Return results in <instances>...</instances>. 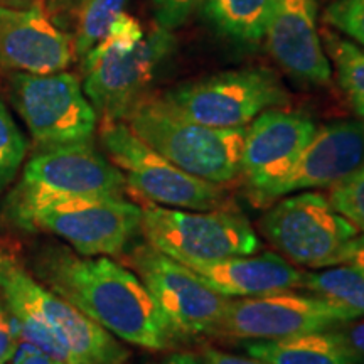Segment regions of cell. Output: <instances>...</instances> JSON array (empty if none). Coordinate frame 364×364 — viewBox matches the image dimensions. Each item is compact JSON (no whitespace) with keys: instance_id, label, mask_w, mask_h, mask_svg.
<instances>
[{"instance_id":"cell-28","label":"cell","mask_w":364,"mask_h":364,"mask_svg":"<svg viewBox=\"0 0 364 364\" xmlns=\"http://www.w3.org/2000/svg\"><path fill=\"white\" fill-rule=\"evenodd\" d=\"M19 331L16 317L0 299V364H6L14 358L19 346Z\"/></svg>"},{"instance_id":"cell-20","label":"cell","mask_w":364,"mask_h":364,"mask_svg":"<svg viewBox=\"0 0 364 364\" xmlns=\"http://www.w3.org/2000/svg\"><path fill=\"white\" fill-rule=\"evenodd\" d=\"M127 4L129 0H46L43 7L51 19L65 9H70V16L75 22V53L83 59L107 36L113 21L124 12Z\"/></svg>"},{"instance_id":"cell-24","label":"cell","mask_w":364,"mask_h":364,"mask_svg":"<svg viewBox=\"0 0 364 364\" xmlns=\"http://www.w3.org/2000/svg\"><path fill=\"white\" fill-rule=\"evenodd\" d=\"M27 156V140L0 100V193L7 189Z\"/></svg>"},{"instance_id":"cell-9","label":"cell","mask_w":364,"mask_h":364,"mask_svg":"<svg viewBox=\"0 0 364 364\" xmlns=\"http://www.w3.org/2000/svg\"><path fill=\"white\" fill-rule=\"evenodd\" d=\"M11 102L41 150L93 142L98 115L73 73L9 76Z\"/></svg>"},{"instance_id":"cell-25","label":"cell","mask_w":364,"mask_h":364,"mask_svg":"<svg viewBox=\"0 0 364 364\" xmlns=\"http://www.w3.org/2000/svg\"><path fill=\"white\" fill-rule=\"evenodd\" d=\"M329 201L364 235V166L348 179L332 186Z\"/></svg>"},{"instance_id":"cell-3","label":"cell","mask_w":364,"mask_h":364,"mask_svg":"<svg viewBox=\"0 0 364 364\" xmlns=\"http://www.w3.org/2000/svg\"><path fill=\"white\" fill-rule=\"evenodd\" d=\"M9 220L65 240L85 257L122 253L142 226V208L124 196H38L6 203Z\"/></svg>"},{"instance_id":"cell-29","label":"cell","mask_w":364,"mask_h":364,"mask_svg":"<svg viewBox=\"0 0 364 364\" xmlns=\"http://www.w3.org/2000/svg\"><path fill=\"white\" fill-rule=\"evenodd\" d=\"M338 338L343 341L346 348L351 351L354 356L364 361V322H349V324L341 326L334 329Z\"/></svg>"},{"instance_id":"cell-16","label":"cell","mask_w":364,"mask_h":364,"mask_svg":"<svg viewBox=\"0 0 364 364\" xmlns=\"http://www.w3.org/2000/svg\"><path fill=\"white\" fill-rule=\"evenodd\" d=\"M265 38L273 59L295 80L329 83L332 68L317 29V0H273Z\"/></svg>"},{"instance_id":"cell-7","label":"cell","mask_w":364,"mask_h":364,"mask_svg":"<svg viewBox=\"0 0 364 364\" xmlns=\"http://www.w3.org/2000/svg\"><path fill=\"white\" fill-rule=\"evenodd\" d=\"M262 233L290 262L309 268L344 265L359 230L318 193L294 194L268 209Z\"/></svg>"},{"instance_id":"cell-22","label":"cell","mask_w":364,"mask_h":364,"mask_svg":"<svg viewBox=\"0 0 364 364\" xmlns=\"http://www.w3.org/2000/svg\"><path fill=\"white\" fill-rule=\"evenodd\" d=\"M302 289L364 317V273L351 265H336L304 273Z\"/></svg>"},{"instance_id":"cell-18","label":"cell","mask_w":364,"mask_h":364,"mask_svg":"<svg viewBox=\"0 0 364 364\" xmlns=\"http://www.w3.org/2000/svg\"><path fill=\"white\" fill-rule=\"evenodd\" d=\"M196 275L228 299L257 297L302 287L304 273L277 253L238 255L226 260L189 265Z\"/></svg>"},{"instance_id":"cell-4","label":"cell","mask_w":364,"mask_h":364,"mask_svg":"<svg viewBox=\"0 0 364 364\" xmlns=\"http://www.w3.org/2000/svg\"><path fill=\"white\" fill-rule=\"evenodd\" d=\"M149 147L188 174L225 184L241 172L247 127L216 129L182 117L162 98L144 97L125 118Z\"/></svg>"},{"instance_id":"cell-13","label":"cell","mask_w":364,"mask_h":364,"mask_svg":"<svg viewBox=\"0 0 364 364\" xmlns=\"http://www.w3.org/2000/svg\"><path fill=\"white\" fill-rule=\"evenodd\" d=\"M127 181L93 142L46 149L31 157L9 198L38 196H124Z\"/></svg>"},{"instance_id":"cell-2","label":"cell","mask_w":364,"mask_h":364,"mask_svg":"<svg viewBox=\"0 0 364 364\" xmlns=\"http://www.w3.org/2000/svg\"><path fill=\"white\" fill-rule=\"evenodd\" d=\"M171 31L145 34L140 22L122 12L105 38L83 58V91L103 122H124L144 98L161 65L174 49Z\"/></svg>"},{"instance_id":"cell-27","label":"cell","mask_w":364,"mask_h":364,"mask_svg":"<svg viewBox=\"0 0 364 364\" xmlns=\"http://www.w3.org/2000/svg\"><path fill=\"white\" fill-rule=\"evenodd\" d=\"M157 26L172 31L182 26L201 0H152Z\"/></svg>"},{"instance_id":"cell-10","label":"cell","mask_w":364,"mask_h":364,"mask_svg":"<svg viewBox=\"0 0 364 364\" xmlns=\"http://www.w3.org/2000/svg\"><path fill=\"white\" fill-rule=\"evenodd\" d=\"M100 139L110 161L124 172L127 188L166 208L209 211L223 203L221 186L181 171L162 157L125 122H103Z\"/></svg>"},{"instance_id":"cell-1","label":"cell","mask_w":364,"mask_h":364,"mask_svg":"<svg viewBox=\"0 0 364 364\" xmlns=\"http://www.w3.org/2000/svg\"><path fill=\"white\" fill-rule=\"evenodd\" d=\"M34 272L41 284L117 339L150 351H167L179 341L142 280L108 257L46 245L36 253Z\"/></svg>"},{"instance_id":"cell-31","label":"cell","mask_w":364,"mask_h":364,"mask_svg":"<svg viewBox=\"0 0 364 364\" xmlns=\"http://www.w3.org/2000/svg\"><path fill=\"white\" fill-rule=\"evenodd\" d=\"M198 364H268L262 359H257L253 356H236V354H230L220 349L208 348L204 349L201 358L198 359Z\"/></svg>"},{"instance_id":"cell-5","label":"cell","mask_w":364,"mask_h":364,"mask_svg":"<svg viewBox=\"0 0 364 364\" xmlns=\"http://www.w3.org/2000/svg\"><path fill=\"white\" fill-rule=\"evenodd\" d=\"M0 299L19 322L48 327L75 364H124L129 351L112 332L38 282L0 248Z\"/></svg>"},{"instance_id":"cell-23","label":"cell","mask_w":364,"mask_h":364,"mask_svg":"<svg viewBox=\"0 0 364 364\" xmlns=\"http://www.w3.org/2000/svg\"><path fill=\"white\" fill-rule=\"evenodd\" d=\"M324 41L327 53L338 71L341 88L348 95L358 115L364 118V49L327 31Z\"/></svg>"},{"instance_id":"cell-26","label":"cell","mask_w":364,"mask_h":364,"mask_svg":"<svg viewBox=\"0 0 364 364\" xmlns=\"http://www.w3.org/2000/svg\"><path fill=\"white\" fill-rule=\"evenodd\" d=\"M326 22L364 46V0H334L327 7Z\"/></svg>"},{"instance_id":"cell-19","label":"cell","mask_w":364,"mask_h":364,"mask_svg":"<svg viewBox=\"0 0 364 364\" xmlns=\"http://www.w3.org/2000/svg\"><path fill=\"white\" fill-rule=\"evenodd\" d=\"M245 349L248 356L268 364H364L346 348L334 329L284 339L250 341Z\"/></svg>"},{"instance_id":"cell-14","label":"cell","mask_w":364,"mask_h":364,"mask_svg":"<svg viewBox=\"0 0 364 364\" xmlns=\"http://www.w3.org/2000/svg\"><path fill=\"white\" fill-rule=\"evenodd\" d=\"M317 125L302 113L267 110L245 132L241 172L255 203L267 204L272 191L290 174Z\"/></svg>"},{"instance_id":"cell-17","label":"cell","mask_w":364,"mask_h":364,"mask_svg":"<svg viewBox=\"0 0 364 364\" xmlns=\"http://www.w3.org/2000/svg\"><path fill=\"white\" fill-rule=\"evenodd\" d=\"M364 166V124L338 120L316 130L290 174L272 191L270 199L295 191L332 188Z\"/></svg>"},{"instance_id":"cell-6","label":"cell","mask_w":364,"mask_h":364,"mask_svg":"<svg viewBox=\"0 0 364 364\" xmlns=\"http://www.w3.org/2000/svg\"><path fill=\"white\" fill-rule=\"evenodd\" d=\"M140 231L150 247L186 267L253 255L260 247L247 218L230 209L149 206L142 209Z\"/></svg>"},{"instance_id":"cell-30","label":"cell","mask_w":364,"mask_h":364,"mask_svg":"<svg viewBox=\"0 0 364 364\" xmlns=\"http://www.w3.org/2000/svg\"><path fill=\"white\" fill-rule=\"evenodd\" d=\"M12 359V364H65L59 359L43 353L31 343H26V341H19L17 351Z\"/></svg>"},{"instance_id":"cell-21","label":"cell","mask_w":364,"mask_h":364,"mask_svg":"<svg viewBox=\"0 0 364 364\" xmlns=\"http://www.w3.org/2000/svg\"><path fill=\"white\" fill-rule=\"evenodd\" d=\"M204 14L228 38L260 43L265 38L273 0H201Z\"/></svg>"},{"instance_id":"cell-12","label":"cell","mask_w":364,"mask_h":364,"mask_svg":"<svg viewBox=\"0 0 364 364\" xmlns=\"http://www.w3.org/2000/svg\"><path fill=\"white\" fill-rule=\"evenodd\" d=\"M361 318L351 309L318 295L284 292L230 299L216 334L235 339L272 341L338 329Z\"/></svg>"},{"instance_id":"cell-8","label":"cell","mask_w":364,"mask_h":364,"mask_svg":"<svg viewBox=\"0 0 364 364\" xmlns=\"http://www.w3.org/2000/svg\"><path fill=\"white\" fill-rule=\"evenodd\" d=\"M172 110L198 124L238 129L260 113L289 102L279 76L267 68H243L177 86L161 97Z\"/></svg>"},{"instance_id":"cell-32","label":"cell","mask_w":364,"mask_h":364,"mask_svg":"<svg viewBox=\"0 0 364 364\" xmlns=\"http://www.w3.org/2000/svg\"><path fill=\"white\" fill-rule=\"evenodd\" d=\"M344 265H351L364 273V235H358L351 241Z\"/></svg>"},{"instance_id":"cell-34","label":"cell","mask_w":364,"mask_h":364,"mask_svg":"<svg viewBox=\"0 0 364 364\" xmlns=\"http://www.w3.org/2000/svg\"><path fill=\"white\" fill-rule=\"evenodd\" d=\"M39 4V0H0V6H7L14 9H26Z\"/></svg>"},{"instance_id":"cell-15","label":"cell","mask_w":364,"mask_h":364,"mask_svg":"<svg viewBox=\"0 0 364 364\" xmlns=\"http://www.w3.org/2000/svg\"><path fill=\"white\" fill-rule=\"evenodd\" d=\"M75 56L73 36L49 17L43 2L26 9L0 6V70L54 75Z\"/></svg>"},{"instance_id":"cell-11","label":"cell","mask_w":364,"mask_h":364,"mask_svg":"<svg viewBox=\"0 0 364 364\" xmlns=\"http://www.w3.org/2000/svg\"><path fill=\"white\" fill-rule=\"evenodd\" d=\"M129 263L179 339L216 334L230 299L149 243L136 247Z\"/></svg>"},{"instance_id":"cell-33","label":"cell","mask_w":364,"mask_h":364,"mask_svg":"<svg viewBox=\"0 0 364 364\" xmlns=\"http://www.w3.org/2000/svg\"><path fill=\"white\" fill-rule=\"evenodd\" d=\"M161 364H198V359L189 356V354H174V356L167 358Z\"/></svg>"}]
</instances>
